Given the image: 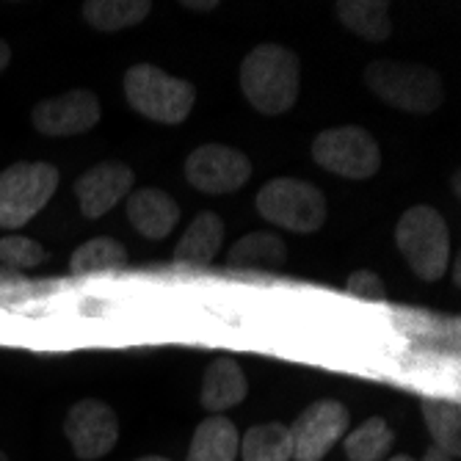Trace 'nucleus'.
<instances>
[{
	"label": "nucleus",
	"mask_w": 461,
	"mask_h": 461,
	"mask_svg": "<svg viewBox=\"0 0 461 461\" xmlns=\"http://www.w3.org/2000/svg\"><path fill=\"white\" fill-rule=\"evenodd\" d=\"M128 266V249L116 238H92L75 249L69 260L72 274H103V271H122Z\"/></svg>",
	"instance_id": "4be33fe9"
},
{
	"label": "nucleus",
	"mask_w": 461,
	"mask_h": 461,
	"mask_svg": "<svg viewBox=\"0 0 461 461\" xmlns=\"http://www.w3.org/2000/svg\"><path fill=\"white\" fill-rule=\"evenodd\" d=\"M249 384L240 365L230 357H221L207 365L204 379H202V406L213 414H221L240 401H246Z\"/></svg>",
	"instance_id": "4468645a"
},
{
	"label": "nucleus",
	"mask_w": 461,
	"mask_h": 461,
	"mask_svg": "<svg viewBox=\"0 0 461 461\" xmlns=\"http://www.w3.org/2000/svg\"><path fill=\"white\" fill-rule=\"evenodd\" d=\"M395 434L387 426L384 417H370L359 429L346 437V456L348 461H382L393 450Z\"/></svg>",
	"instance_id": "5701e85b"
},
{
	"label": "nucleus",
	"mask_w": 461,
	"mask_h": 461,
	"mask_svg": "<svg viewBox=\"0 0 461 461\" xmlns=\"http://www.w3.org/2000/svg\"><path fill=\"white\" fill-rule=\"evenodd\" d=\"M221 243H224V221L213 211H204L191 221L185 235L180 238L175 258L188 266H207L219 255Z\"/></svg>",
	"instance_id": "dca6fc26"
},
{
	"label": "nucleus",
	"mask_w": 461,
	"mask_h": 461,
	"mask_svg": "<svg viewBox=\"0 0 461 461\" xmlns=\"http://www.w3.org/2000/svg\"><path fill=\"white\" fill-rule=\"evenodd\" d=\"M348 423H351V414L340 401L310 403L296 420H293V426H287L293 461H321L340 442Z\"/></svg>",
	"instance_id": "6e6552de"
},
{
	"label": "nucleus",
	"mask_w": 461,
	"mask_h": 461,
	"mask_svg": "<svg viewBox=\"0 0 461 461\" xmlns=\"http://www.w3.org/2000/svg\"><path fill=\"white\" fill-rule=\"evenodd\" d=\"M230 266L243 271H282L287 263V246L271 232H251L230 249Z\"/></svg>",
	"instance_id": "f3484780"
},
{
	"label": "nucleus",
	"mask_w": 461,
	"mask_h": 461,
	"mask_svg": "<svg viewBox=\"0 0 461 461\" xmlns=\"http://www.w3.org/2000/svg\"><path fill=\"white\" fill-rule=\"evenodd\" d=\"M340 23L367 39V41H387L393 36V20H390V4L387 0H340L338 6Z\"/></svg>",
	"instance_id": "a211bd4d"
},
{
	"label": "nucleus",
	"mask_w": 461,
	"mask_h": 461,
	"mask_svg": "<svg viewBox=\"0 0 461 461\" xmlns=\"http://www.w3.org/2000/svg\"><path fill=\"white\" fill-rule=\"evenodd\" d=\"M420 461H453L445 450H439V447H429L426 453H423V458Z\"/></svg>",
	"instance_id": "bb28decb"
},
{
	"label": "nucleus",
	"mask_w": 461,
	"mask_h": 461,
	"mask_svg": "<svg viewBox=\"0 0 461 461\" xmlns=\"http://www.w3.org/2000/svg\"><path fill=\"white\" fill-rule=\"evenodd\" d=\"M346 290L351 293V296L357 299H367V302H382L387 296V290H384V282L379 279V274H373L367 268L362 271H354L346 282Z\"/></svg>",
	"instance_id": "393cba45"
},
{
	"label": "nucleus",
	"mask_w": 461,
	"mask_h": 461,
	"mask_svg": "<svg viewBox=\"0 0 461 461\" xmlns=\"http://www.w3.org/2000/svg\"><path fill=\"white\" fill-rule=\"evenodd\" d=\"M183 6H185V9H199V12H211V9H216L219 4H216V0H204V4H202V0H183Z\"/></svg>",
	"instance_id": "a878e982"
},
{
	"label": "nucleus",
	"mask_w": 461,
	"mask_h": 461,
	"mask_svg": "<svg viewBox=\"0 0 461 461\" xmlns=\"http://www.w3.org/2000/svg\"><path fill=\"white\" fill-rule=\"evenodd\" d=\"M420 409H423V420L434 437V447L445 450L450 458L461 456V406L456 401L426 398Z\"/></svg>",
	"instance_id": "aec40b11"
},
{
	"label": "nucleus",
	"mask_w": 461,
	"mask_h": 461,
	"mask_svg": "<svg viewBox=\"0 0 461 461\" xmlns=\"http://www.w3.org/2000/svg\"><path fill=\"white\" fill-rule=\"evenodd\" d=\"M302 64L282 45H260L240 64V89L251 108L266 116L285 113L299 100Z\"/></svg>",
	"instance_id": "f257e3e1"
},
{
	"label": "nucleus",
	"mask_w": 461,
	"mask_h": 461,
	"mask_svg": "<svg viewBox=\"0 0 461 461\" xmlns=\"http://www.w3.org/2000/svg\"><path fill=\"white\" fill-rule=\"evenodd\" d=\"M238 447V426L224 414H211L196 426L185 461H235Z\"/></svg>",
	"instance_id": "2eb2a0df"
},
{
	"label": "nucleus",
	"mask_w": 461,
	"mask_h": 461,
	"mask_svg": "<svg viewBox=\"0 0 461 461\" xmlns=\"http://www.w3.org/2000/svg\"><path fill=\"white\" fill-rule=\"evenodd\" d=\"M136 461H172V458H166V456H141Z\"/></svg>",
	"instance_id": "c85d7f7f"
},
{
	"label": "nucleus",
	"mask_w": 461,
	"mask_h": 461,
	"mask_svg": "<svg viewBox=\"0 0 461 461\" xmlns=\"http://www.w3.org/2000/svg\"><path fill=\"white\" fill-rule=\"evenodd\" d=\"M100 100L89 89H72L67 95L41 100L33 111V128L41 136H80L100 122Z\"/></svg>",
	"instance_id": "9b49d317"
},
{
	"label": "nucleus",
	"mask_w": 461,
	"mask_h": 461,
	"mask_svg": "<svg viewBox=\"0 0 461 461\" xmlns=\"http://www.w3.org/2000/svg\"><path fill=\"white\" fill-rule=\"evenodd\" d=\"M395 243L409 268L423 282L445 276L450 260V235L442 213L431 204H414L401 216L395 227Z\"/></svg>",
	"instance_id": "7ed1b4c3"
},
{
	"label": "nucleus",
	"mask_w": 461,
	"mask_h": 461,
	"mask_svg": "<svg viewBox=\"0 0 461 461\" xmlns=\"http://www.w3.org/2000/svg\"><path fill=\"white\" fill-rule=\"evenodd\" d=\"M64 434L77 458L95 461L113 450L119 439V417L105 401L83 398L69 409L64 420Z\"/></svg>",
	"instance_id": "9d476101"
},
{
	"label": "nucleus",
	"mask_w": 461,
	"mask_h": 461,
	"mask_svg": "<svg viewBox=\"0 0 461 461\" xmlns=\"http://www.w3.org/2000/svg\"><path fill=\"white\" fill-rule=\"evenodd\" d=\"M149 12V0H89V4H83V20L97 31L133 28L144 23Z\"/></svg>",
	"instance_id": "6ab92c4d"
},
{
	"label": "nucleus",
	"mask_w": 461,
	"mask_h": 461,
	"mask_svg": "<svg viewBox=\"0 0 461 461\" xmlns=\"http://www.w3.org/2000/svg\"><path fill=\"white\" fill-rule=\"evenodd\" d=\"M9 61H12V48L6 45L4 39H0V75H4V69L9 67Z\"/></svg>",
	"instance_id": "cd10ccee"
},
{
	"label": "nucleus",
	"mask_w": 461,
	"mask_h": 461,
	"mask_svg": "<svg viewBox=\"0 0 461 461\" xmlns=\"http://www.w3.org/2000/svg\"><path fill=\"white\" fill-rule=\"evenodd\" d=\"M0 461H9V458H6V453H4V450H0Z\"/></svg>",
	"instance_id": "7c9ffc66"
},
{
	"label": "nucleus",
	"mask_w": 461,
	"mask_h": 461,
	"mask_svg": "<svg viewBox=\"0 0 461 461\" xmlns=\"http://www.w3.org/2000/svg\"><path fill=\"white\" fill-rule=\"evenodd\" d=\"M48 260V251L41 243L25 238V235H6L0 238V263L9 271H28Z\"/></svg>",
	"instance_id": "b1692460"
},
{
	"label": "nucleus",
	"mask_w": 461,
	"mask_h": 461,
	"mask_svg": "<svg viewBox=\"0 0 461 461\" xmlns=\"http://www.w3.org/2000/svg\"><path fill=\"white\" fill-rule=\"evenodd\" d=\"M133 183H136L133 169L122 160H103V163L92 166V169L83 172L75 183L80 213L86 219L105 216L119 199L131 196Z\"/></svg>",
	"instance_id": "f8f14e48"
},
{
	"label": "nucleus",
	"mask_w": 461,
	"mask_h": 461,
	"mask_svg": "<svg viewBox=\"0 0 461 461\" xmlns=\"http://www.w3.org/2000/svg\"><path fill=\"white\" fill-rule=\"evenodd\" d=\"M124 97L133 111L160 124H180L196 103V92L188 80L163 72L155 64H136L128 69Z\"/></svg>",
	"instance_id": "20e7f679"
},
{
	"label": "nucleus",
	"mask_w": 461,
	"mask_h": 461,
	"mask_svg": "<svg viewBox=\"0 0 461 461\" xmlns=\"http://www.w3.org/2000/svg\"><path fill=\"white\" fill-rule=\"evenodd\" d=\"M59 188V169L45 160H20L0 172V230L25 227Z\"/></svg>",
	"instance_id": "39448f33"
},
{
	"label": "nucleus",
	"mask_w": 461,
	"mask_h": 461,
	"mask_svg": "<svg viewBox=\"0 0 461 461\" xmlns=\"http://www.w3.org/2000/svg\"><path fill=\"white\" fill-rule=\"evenodd\" d=\"M185 177L202 194H232L251 177V163L243 152L224 144H202L185 160Z\"/></svg>",
	"instance_id": "1a4fd4ad"
},
{
	"label": "nucleus",
	"mask_w": 461,
	"mask_h": 461,
	"mask_svg": "<svg viewBox=\"0 0 461 461\" xmlns=\"http://www.w3.org/2000/svg\"><path fill=\"white\" fill-rule=\"evenodd\" d=\"M312 158L321 169L346 180H367L382 166L379 141L357 124L318 133V139L312 141Z\"/></svg>",
	"instance_id": "0eeeda50"
},
{
	"label": "nucleus",
	"mask_w": 461,
	"mask_h": 461,
	"mask_svg": "<svg viewBox=\"0 0 461 461\" xmlns=\"http://www.w3.org/2000/svg\"><path fill=\"white\" fill-rule=\"evenodd\" d=\"M387 461H417V458H411V456H393V458H387Z\"/></svg>",
	"instance_id": "c756f323"
},
{
	"label": "nucleus",
	"mask_w": 461,
	"mask_h": 461,
	"mask_svg": "<svg viewBox=\"0 0 461 461\" xmlns=\"http://www.w3.org/2000/svg\"><path fill=\"white\" fill-rule=\"evenodd\" d=\"M258 213L282 230L290 232H318L326 221L329 204L321 188L296 180V177H276L266 183L258 194Z\"/></svg>",
	"instance_id": "423d86ee"
},
{
	"label": "nucleus",
	"mask_w": 461,
	"mask_h": 461,
	"mask_svg": "<svg viewBox=\"0 0 461 461\" xmlns=\"http://www.w3.org/2000/svg\"><path fill=\"white\" fill-rule=\"evenodd\" d=\"M365 83L379 100L406 113H434L445 100L442 77L423 64L373 61L365 69Z\"/></svg>",
	"instance_id": "f03ea898"
},
{
	"label": "nucleus",
	"mask_w": 461,
	"mask_h": 461,
	"mask_svg": "<svg viewBox=\"0 0 461 461\" xmlns=\"http://www.w3.org/2000/svg\"><path fill=\"white\" fill-rule=\"evenodd\" d=\"M128 219L149 240H163L180 221V204L160 188H139L128 196Z\"/></svg>",
	"instance_id": "ddd939ff"
},
{
	"label": "nucleus",
	"mask_w": 461,
	"mask_h": 461,
	"mask_svg": "<svg viewBox=\"0 0 461 461\" xmlns=\"http://www.w3.org/2000/svg\"><path fill=\"white\" fill-rule=\"evenodd\" d=\"M243 461H293L290 431L282 423H263L249 429L238 447Z\"/></svg>",
	"instance_id": "412c9836"
}]
</instances>
